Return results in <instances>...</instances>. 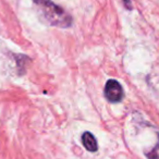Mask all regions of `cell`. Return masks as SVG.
Masks as SVG:
<instances>
[{
    "label": "cell",
    "mask_w": 159,
    "mask_h": 159,
    "mask_svg": "<svg viewBox=\"0 0 159 159\" xmlns=\"http://www.w3.org/2000/svg\"><path fill=\"white\" fill-rule=\"evenodd\" d=\"M33 2L36 5L44 20L51 26L68 29L72 25V16L51 0H33Z\"/></svg>",
    "instance_id": "obj_1"
},
{
    "label": "cell",
    "mask_w": 159,
    "mask_h": 159,
    "mask_svg": "<svg viewBox=\"0 0 159 159\" xmlns=\"http://www.w3.org/2000/svg\"><path fill=\"white\" fill-rule=\"evenodd\" d=\"M104 95L109 102L118 104V102H120L123 99L124 92L121 84L118 82L117 80H109V81H107L106 85H105Z\"/></svg>",
    "instance_id": "obj_2"
},
{
    "label": "cell",
    "mask_w": 159,
    "mask_h": 159,
    "mask_svg": "<svg viewBox=\"0 0 159 159\" xmlns=\"http://www.w3.org/2000/svg\"><path fill=\"white\" fill-rule=\"evenodd\" d=\"M82 143L84 145V147L86 148L89 152H95L98 149V144L96 141L95 136L92 134L91 132H85L82 135Z\"/></svg>",
    "instance_id": "obj_3"
},
{
    "label": "cell",
    "mask_w": 159,
    "mask_h": 159,
    "mask_svg": "<svg viewBox=\"0 0 159 159\" xmlns=\"http://www.w3.org/2000/svg\"><path fill=\"white\" fill-rule=\"evenodd\" d=\"M14 59H16V66H18L19 74L23 75L25 72H26L27 66L31 63V59H30L27 56L21 55V53L14 55Z\"/></svg>",
    "instance_id": "obj_4"
},
{
    "label": "cell",
    "mask_w": 159,
    "mask_h": 159,
    "mask_svg": "<svg viewBox=\"0 0 159 159\" xmlns=\"http://www.w3.org/2000/svg\"><path fill=\"white\" fill-rule=\"evenodd\" d=\"M148 159H159V136H158V141H157L155 147L152 148L150 152H148L146 154Z\"/></svg>",
    "instance_id": "obj_5"
},
{
    "label": "cell",
    "mask_w": 159,
    "mask_h": 159,
    "mask_svg": "<svg viewBox=\"0 0 159 159\" xmlns=\"http://www.w3.org/2000/svg\"><path fill=\"white\" fill-rule=\"evenodd\" d=\"M122 1H123V5L126 9L128 10L132 9V2H131V0H122Z\"/></svg>",
    "instance_id": "obj_6"
}]
</instances>
